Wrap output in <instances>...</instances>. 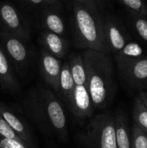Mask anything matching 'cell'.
I'll use <instances>...</instances> for the list:
<instances>
[{
  "label": "cell",
  "instance_id": "4316f807",
  "mask_svg": "<svg viewBox=\"0 0 147 148\" xmlns=\"http://www.w3.org/2000/svg\"><path fill=\"white\" fill-rule=\"evenodd\" d=\"M139 96L142 99V100H145L146 101H147V91H140Z\"/></svg>",
  "mask_w": 147,
  "mask_h": 148
},
{
  "label": "cell",
  "instance_id": "9c48e42d",
  "mask_svg": "<svg viewBox=\"0 0 147 148\" xmlns=\"http://www.w3.org/2000/svg\"><path fill=\"white\" fill-rule=\"evenodd\" d=\"M123 79L132 87L147 86V57L142 56L119 69Z\"/></svg>",
  "mask_w": 147,
  "mask_h": 148
},
{
  "label": "cell",
  "instance_id": "2e32d148",
  "mask_svg": "<svg viewBox=\"0 0 147 148\" xmlns=\"http://www.w3.org/2000/svg\"><path fill=\"white\" fill-rule=\"evenodd\" d=\"M144 50L142 47L134 42H128L123 47V49L116 54V61L118 69H120L133 61L143 56Z\"/></svg>",
  "mask_w": 147,
  "mask_h": 148
},
{
  "label": "cell",
  "instance_id": "5bb4252c",
  "mask_svg": "<svg viewBox=\"0 0 147 148\" xmlns=\"http://www.w3.org/2000/svg\"><path fill=\"white\" fill-rule=\"evenodd\" d=\"M114 127L117 148H131V134L124 112L119 111L114 114Z\"/></svg>",
  "mask_w": 147,
  "mask_h": 148
},
{
  "label": "cell",
  "instance_id": "7c38bea8",
  "mask_svg": "<svg viewBox=\"0 0 147 148\" xmlns=\"http://www.w3.org/2000/svg\"><path fill=\"white\" fill-rule=\"evenodd\" d=\"M41 41L44 49L54 56L58 59H62L66 56L68 43L62 36L45 30L41 34Z\"/></svg>",
  "mask_w": 147,
  "mask_h": 148
},
{
  "label": "cell",
  "instance_id": "603a6c76",
  "mask_svg": "<svg viewBox=\"0 0 147 148\" xmlns=\"http://www.w3.org/2000/svg\"><path fill=\"white\" fill-rule=\"evenodd\" d=\"M0 148H30L19 139H9L0 136Z\"/></svg>",
  "mask_w": 147,
  "mask_h": 148
},
{
  "label": "cell",
  "instance_id": "5b68a950",
  "mask_svg": "<svg viewBox=\"0 0 147 148\" xmlns=\"http://www.w3.org/2000/svg\"><path fill=\"white\" fill-rule=\"evenodd\" d=\"M68 109L78 121H85L93 116L94 107L93 105L87 85H75Z\"/></svg>",
  "mask_w": 147,
  "mask_h": 148
},
{
  "label": "cell",
  "instance_id": "30bf717a",
  "mask_svg": "<svg viewBox=\"0 0 147 148\" xmlns=\"http://www.w3.org/2000/svg\"><path fill=\"white\" fill-rule=\"evenodd\" d=\"M107 43L110 52L118 54L127 42V35L120 23L113 17L103 20Z\"/></svg>",
  "mask_w": 147,
  "mask_h": 148
},
{
  "label": "cell",
  "instance_id": "484cf974",
  "mask_svg": "<svg viewBox=\"0 0 147 148\" xmlns=\"http://www.w3.org/2000/svg\"><path fill=\"white\" fill-rule=\"evenodd\" d=\"M45 3H47L48 4H50V5H53V6H60L61 4V2L60 0H43Z\"/></svg>",
  "mask_w": 147,
  "mask_h": 148
},
{
  "label": "cell",
  "instance_id": "52a82bcc",
  "mask_svg": "<svg viewBox=\"0 0 147 148\" xmlns=\"http://www.w3.org/2000/svg\"><path fill=\"white\" fill-rule=\"evenodd\" d=\"M61 67L62 62L60 59L54 56L44 49L41 50L40 71L44 82L55 94L58 92Z\"/></svg>",
  "mask_w": 147,
  "mask_h": 148
},
{
  "label": "cell",
  "instance_id": "4fadbf2b",
  "mask_svg": "<svg viewBox=\"0 0 147 148\" xmlns=\"http://www.w3.org/2000/svg\"><path fill=\"white\" fill-rule=\"evenodd\" d=\"M75 86V84L74 82L70 72L69 63L68 62H65L63 64H62L61 67L59 76V88L56 95L67 107H68L69 102L71 101Z\"/></svg>",
  "mask_w": 147,
  "mask_h": 148
},
{
  "label": "cell",
  "instance_id": "7402d4cb",
  "mask_svg": "<svg viewBox=\"0 0 147 148\" xmlns=\"http://www.w3.org/2000/svg\"><path fill=\"white\" fill-rule=\"evenodd\" d=\"M133 25L134 29L139 34V36L145 41L147 42V20L140 17L133 16Z\"/></svg>",
  "mask_w": 147,
  "mask_h": 148
},
{
  "label": "cell",
  "instance_id": "277c9868",
  "mask_svg": "<svg viewBox=\"0 0 147 148\" xmlns=\"http://www.w3.org/2000/svg\"><path fill=\"white\" fill-rule=\"evenodd\" d=\"M75 138L81 148H117L114 114L106 111L91 117Z\"/></svg>",
  "mask_w": 147,
  "mask_h": 148
},
{
  "label": "cell",
  "instance_id": "9a60e30c",
  "mask_svg": "<svg viewBox=\"0 0 147 148\" xmlns=\"http://www.w3.org/2000/svg\"><path fill=\"white\" fill-rule=\"evenodd\" d=\"M0 85L10 91L16 93L19 89L18 82L12 71L9 60L7 59L3 49L0 48Z\"/></svg>",
  "mask_w": 147,
  "mask_h": 148
},
{
  "label": "cell",
  "instance_id": "8992f818",
  "mask_svg": "<svg viewBox=\"0 0 147 148\" xmlns=\"http://www.w3.org/2000/svg\"><path fill=\"white\" fill-rule=\"evenodd\" d=\"M0 115L16 134L18 138L30 148H35L32 133L28 124L10 107L0 101Z\"/></svg>",
  "mask_w": 147,
  "mask_h": 148
},
{
  "label": "cell",
  "instance_id": "8fae6325",
  "mask_svg": "<svg viewBox=\"0 0 147 148\" xmlns=\"http://www.w3.org/2000/svg\"><path fill=\"white\" fill-rule=\"evenodd\" d=\"M2 37L4 47L10 57L18 68H23L27 63L28 53L22 40L9 31L3 32Z\"/></svg>",
  "mask_w": 147,
  "mask_h": 148
},
{
  "label": "cell",
  "instance_id": "e0dca14e",
  "mask_svg": "<svg viewBox=\"0 0 147 148\" xmlns=\"http://www.w3.org/2000/svg\"><path fill=\"white\" fill-rule=\"evenodd\" d=\"M70 67V72L75 85H87L86 69L82 56L73 54L68 61Z\"/></svg>",
  "mask_w": 147,
  "mask_h": 148
},
{
  "label": "cell",
  "instance_id": "7a4b0ae2",
  "mask_svg": "<svg viewBox=\"0 0 147 148\" xmlns=\"http://www.w3.org/2000/svg\"><path fill=\"white\" fill-rule=\"evenodd\" d=\"M81 56L94 109H104L112 102L116 88L112 61L108 54L93 49H85Z\"/></svg>",
  "mask_w": 147,
  "mask_h": 148
},
{
  "label": "cell",
  "instance_id": "d6986e66",
  "mask_svg": "<svg viewBox=\"0 0 147 148\" xmlns=\"http://www.w3.org/2000/svg\"><path fill=\"white\" fill-rule=\"evenodd\" d=\"M133 117L134 123L147 134V107L139 96L134 101Z\"/></svg>",
  "mask_w": 147,
  "mask_h": 148
},
{
  "label": "cell",
  "instance_id": "cb8c5ba5",
  "mask_svg": "<svg viewBox=\"0 0 147 148\" xmlns=\"http://www.w3.org/2000/svg\"><path fill=\"white\" fill-rule=\"evenodd\" d=\"M0 136L9 139H19L16 134L10 128L7 122L0 115ZM20 140V139H19Z\"/></svg>",
  "mask_w": 147,
  "mask_h": 148
},
{
  "label": "cell",
  "instance_id": "3957f363",
  "mask_svg": "<svg viewBox=\"0 0 147 148\" xmlns=\"http://www.w3.org/2000/svg\"><path fill=\"white\" fill-rule=\"evenodd\" d=\"M74 22L75 43L80 49H93L108 54L103 20L98 11L75 2Z\"/></svg>",
  "mask_w": 147,
  "mask_h": 148
},
{
  "label": "cell",
  "instance_id": "ba28073f",
  "mask_svg": "<svg viewBox=\"0 0 147 148\" xmlns=\"http://www.w3.org/2000/svg\"><path fill=\"white\" fill-rule=\"evenodd\" d=\"M0 18L9 32L21 40L29 39V30L25 27L16 10L10 3H0Z\"/></svg>",
  "mask_w": 147,
  "mask_h": 148
},
{
  "label": "cell",
  "instance_id": "44dd1931",
  "mask_svg": "<svg viewBox=\"0 0 147 148\" xmlns=\"http://www.w3.org/2000/svg\"><path fill=\"white\" fill-rule=\"evenodd\" d=\"M127 8L140 15L147 16V5L144 0H120Z\"/></svg>",
  "mask_w": 147,
  "mask_h": 148
},
{
  "label": "cell",
  "instance_id": "6da1fadb",
  "mask_svg": "<svg viewBox=\"0 0 147 148\" xmlns=\"http://www.w3.org/2000/svg\"><path fill=\"white\" fill-rule=\"evenodd\" d=\"M24 107L28 115L44 134L68 142V127L63 103L51 89L42 86L31 89Z\"/></svg>",
  "mask_w": 147,
  "mask_h": 148
},
{
  "label": "cell",
  "instance_id": "ac0fdd59",
  "mask_svg": "<svg viewBox=\"0 0 147 148\" xmlns=\"http://www.w3.org/2000/svg\"><path fill=\"white\" fill-rule=\"evenodd\" d=\"M42 22L47 30L62 36L65 35L64 22L57 12L47 10L42 15Z\"/></svg>",
  "mask_w": 147,
  "mask_h": 148
},
{
  "label": "cell",
  "instance_id": "ffe728a7",
  "mask_svg": "<svg viewBox=\"0 0 147 148\" xmlns=\"http://www.w3.org/2000/svg\"><path fill=\"white\" fill-rule=\"evenodd\" d=\"M131 148H147V134L135 123L131 134Z\"/></svg>",
  "mask_w": 147,
  "mask_h": 148
},
{
  "label": "cell",
  "instance_id": "83f0119b",
  "mask_svg": "<svg viewBox=\"0 0 147 148\" xmlns=\"http://www.w3.org/2000/svg\"><path fill=\"white\" fill-rule=\"evenodd\" d=\"M30 3H34V4H40V3H43L44 1L43 0H29Z\"/></svg>",
  "mask_w": 147,
  "mask_h": 148
},
{
  "label": "cell",
  "instance_id": "d4e9b609",
  "mask_svg": "<svg viewBox=\"0 0 147 148\" xmlns=\"http://www.w3.org/2000/svg\"><path fill=\"white\" fill-rule=\"evenodd\" d=\"M75 2H78L86 7L91 9L92 10L98 11L99 12V3L97 0H75Z\"/></svg>",
  "mask_w": 147,
  "mask_h": 148
},
{
  "label": "cell",
  "instance_id": "f1b7e54d",
  "mask_svg": "<svg viewBox=\"0 0 147 148\" xmlns=\"http://www.w3.org/2000/svg\"><path fill=\"white\" fill-rule=\"evenodd\" d=\"M141 100H142V99H141ZM142 101H144V103H145V104H146V107H147V101H145V100H142Z\"/></svg>",
  "mask_w": 147,
  "mask_h": 148
}]
</instances>
